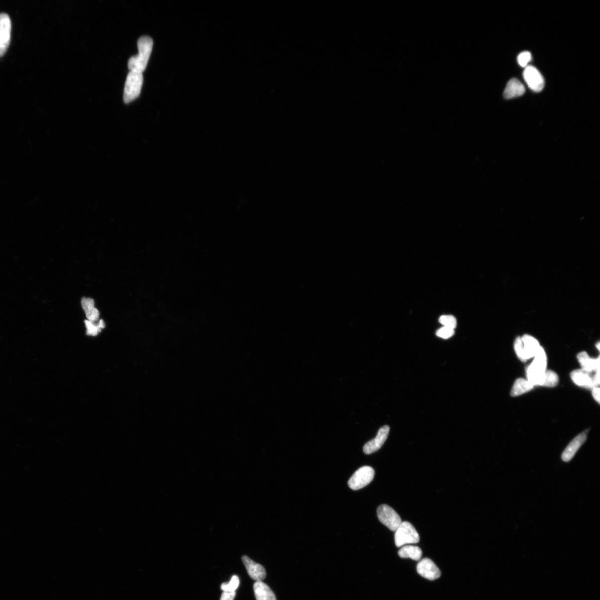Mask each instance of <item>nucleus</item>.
Instances as JSON below:
<instances>
[{
	"label": "nucleus",
	"mask_w": 600,
	"mask_h": 600,
	"mask_svg": "<svg viewBox=\"0 0 600 600\" xmlns=\"http://www.w3.org/2000/svg\"><path fill=\"white\" fill-rule=\"evenodd\" d=\"M577 359L582 369L588 373L591 374L593 371L599 369V357L597 359L591 358L586 352L583 351L577 355Z\"/></svg>",
	"instance_id": "4468645a"
},
{
	"label": "nucleus",
	"mask_w": 600,
	"mask_h": 600,
	"mask_svg": "<svg viewBox=\"0 0 600 600\" xmlns=\"http://www.w3.org/2000/svg\"><path fill=\"white\" fill-rule=\"evenodd\" d=\"M12 22L6 13L0 14V56L7 51L11 37Z\"/></svg>",
	"instance_id": "423d86ee"
},
{
	"label": "nucleus",
	"mask_w": 600,
	"mask_h": 600,
	"mask_svg": "<svg viewBox=\"0 0 600 600\" xmlns=\"http://www.w3.org/2000/svg\"><path fill=\"white\" fill-rule=\"evenodd\" d=\"M143 81L142 73L133 71L128 72L124 89V102L130 103L138 97L140 94Z\"/></svg>",
	"instance_id": "f03ea898"
},
{
	"label": "nucleus",
	"mask_w": 600,
	"mask_h": 600,
	"mask_svg": "<svg viewBox=\"0 0 600 600\" xmlns=\"http://www.w3.org/2000/svg\"><path fill=\"white\" fill-rule=\"evenodd\" d=\"M570 376L574 383L578 386L591 390L594 387L591 374L582 369L573 371Z\"/></svg>",
	"instance_id": "f8f14e48"
},
{
	"label": "nucleus",
	"mask_w": 600,
	"mask_h": 600,
	"mask_svg": "<svg viewBox=\"0 0 600 600\" xmlns=\"http://www.w3.org/2000/svg\"><path fill=\"white\" fill-rule=\"evenodd\" d=\"M242 561L244 563L248 574L253 580L262 581L264 580L266 576L264 567L259 563L253 561L247 556H243Z\"/></svg>",
	"instance_id": "9b49d317"
},
{
	"label": "nucleus",
	"mask_w": 600,
	"mask_h": 600,
	"mask_svg": "<svg viewBox=\"0 0 600 600\" xmlns=\"http://www.w3.org/2000/svg\"><path fill=\"white\" fill-rule=\"evenodd\" d=\"M395 541L398 547L417 544L420 541V536L409 522H402L395 531Z\"/></svg>",
	"instance_id": "7ed1b4c3"
},
{
	"label": "nucleus",
	"mask_w": 600,
	"mask_h": 600,
	"mask_svg": "<svg viewBox=\"0 0 600 600\" xmlns=\"http://www.w3.org/2000/svg\"><path fill=\"white\" fill-rule=\"evenodd\" d=\"M81 305L86 315L88 321L91 323L96 322L99 320L100 313L99 310L95 308L94 300L91 298H82Z\"/></svg>",
	"instance_id": "f3484780"
},
{
	"label": "nucleus",
	"mask_w": 600,
	"mask_h": 600,
	"mask_svg": "<svg viewBox=\"0 0 600 600\" xmlns=\"http://www.w3.org/2000/svg\"><path fill=\"white\" fill-rule=\"evenodd\" d=\"M377 515L381 523L392 531H396L401 524L400 516L389 505H380L377 508Z\"/></svg>",
	"instance_id": "39448f33"
},
{
	"label": "nucleus",
	"mask_w": 600,
	"mask_h": 600,
	"mask_svg": "<svg viewBox=\"0 0 600 600\" xmlns=\"http://www.w3.org/2000/svg\"><path fill=\"white\" fill-rule=\"evenodd\" d=\"M534 386L528 380L523 378L517 379L511 390V395L518 396L533 389Z\"/></svg>",
	"instance_id": "6ab92c4d"
},
{
	"label": "nucleus",
	"mask_w": 600,
	"mask_h": 600,
	"mask_svg": "<svg viewBox=\"0 0 600 600\" xmlns=\"http://www.w3.org/2000/svg\"><path fill=\"white\" fill-rule=\"evenodd\" d=\"M454 333V329L443 327L437 331L436 335L439 338L447 339L452 337Z\"/></svg>",
	"instance_id": "393cba45"
},
{
	"label": "nucleus",
	"mask_w": 600,
	"mask_h": 600,
	"mask_svg": "<svg viewBox=\"0 0 600 600\" xmlns=\"http://www.w3.org/2000/svg\"><path fill=\"white\" fill-rule=\"evenodd\" d=\"M596 348H597V349L598 350H599V342L597 344Z\"/></svg>",
	"instance_id": "c85d7f7f"
},
{
	"label": "nucleus",
	"mask_w": 600,
	"mask_h": 600,
	"mask_svg": "<svg viewBox=\"0 0 600 600\" xmlns=\"http://www.w3.org/2000/svg\"><path fill=\"white\" fill-rule=\"evenodd\" d=\"M521 339L527 360L533 358L541 347L539 341L529 335H524Z\"/></svg>",
	"instance_id": "2eb2a0df"
},
{
	"label": "nucleus",
	"mask_w": 600,
	"mask_h": 600,
	"mask_svg": "<svg viewBox=\"0 0 600 600\" xmlns=\"http://www.w3.org/2000/svg\"><path fill=\"white\" fill-rule=\"evenodd\" d=\"M558 380H559L558 376L555 372L546 370L543 376L540 386L548 387H555L558 383Z\"/></svg>",
	"instance_id": "aec40b11"
},
{
	"label": "nucleus",
	"mask_w": 600,
	"mask_h": 600,
	"mask_svg": "<svg viewBox=\"0 0 600 600\" xmlns=\"http://www.w3.org/2000/svg\"><path fill=\"white\" fill-rule=\"evenodd\" d=\"M514 348L515 350L517 356H518L519 359L522 362L527 361V358L525 353L523 344L521 338H517L514 343Z\"/></svg>",
	"instance_id": "5701e85b"
},
{
	"label": "nucleus",
	"mask_w": 600,
	"mask_h": 600,
	"mask_svg": "<svg viewBox=\"0 0 600 600\" xmlns=\"http://www.w3.org/2000/svg\"><path fill=\"white\" fill-rule=\"evenodd\" d=\"M523 76L527 85L532 91L538 92L544 89L545 85L544 77L535 67L526 66L524 71Z\"/></svg>",
	"instance_id": "0eeeda50"
},
{
	"label": "nucleus",
	"mask_w": 600,
	"mask_h": 600,
	"mask_svg": "<svg viewBox=\"0 0 600 600\" xmlns=\"http://www.w3.org/2000/svg\"><path fill=\"white\" fill-rule=\"evenodd\" d=\"M236 592L222 593L220 600H234L236 596Z\"/></svg>",
	"instance_id": "bb28decb"
},
{
	"label": "nucleus",
	"mask_w": 600,
	"mask_h": 600,
	"mask_svg": "<svg viewBox=\"0 0 600 600\" xmlns=\"http://www.w3.org/2000/svg\"><path fill=\"white\" fill-rule=\"evenodd\" d=\"M599 392H600V390H599V387H594L592 389V396L594 398V399L595 400L598 402V403H599V400H600Z\"/></svg>",
	"instance_id": "cd10ccee"
},
{
	"label": "nucleus",
	"mask_w": 600,
	"mask_h": 600,
	"mask_svg": "<svg viewBox=\"0 0 600 600\" xmlns=\"http://www.w3.org/2000/svg\"><path fill=\"white\" fill-rule=\"evenodd\" d=\"M587 431H584L578 434L568 444V446L566 447L561 455V459L563 462L568 463L570 462L574 456H575L579 448L586 441L587 436Z\"/></svg>",
	"instance_id": "9d476101"
},
{
	"label": "nucleus",
	"mask_w": 600,
	"mask_h": 600,
	"mask_svg": "<svg viewBox=\"0 0 600 600\" xmlns=\"http://www.w3.org/2000/svg\"><path fill=\"white\" fill-rule=\"evenodd\" d=\"M439 322L443 325V327L452 328L455 329L457 327V321L456 318L452 315H443L439 319Z\"/></svg>",
	"instance_id": "b1692460"
},
{
	"label": "nucleus",
	"mask_w": 600,
	"mask_h": 600,
	"mask_svg": "<svg viewBox=\"0 0 600 600\" xmlns=\"http://www.w3.org/2000/svg\"><path fill=\"white\" fill-rule=\"evenodd\" d=\"M531 60V55L528 51L523 52L517 58L519 64L522 67H526Z\"/></svg>",
	"instance_id": "a878e982"
},
{
	"label": "nucleus",
	"mask_w": 600,
	"mask_h": 600,
	"mask_svg": "<svg viewBox=\"0 0 600 600\" xmlns=\"http://www.w3.org/2000/svg\"><path fill=\"white\" fill-rule=\"evenodd\" d=\"M398 554L401 558H410L412 560L419 561L421 558L422 551L418 546L405 545L401 548V549L398 552Z\"/></svg>",
	"instance_id": "a211bd4d"
},
{
	"label": "nucleus",
	"mask_w": 600,
	"mask_h": 600,
	"mask_svg": "<svg viewBox=\"0 0 600 600\" xmlns=\"http://www.w3.org/2000/svg\"><path fill=\"white\" fill-rule=\"evenodd\" d=\"M253 589L256 600H276L271 588L262 581H256L253 584Z\"/></svg>",
	"instance_id": "dca6fc26"
},
{
	"label": "nucleus",
	"mask_w": 600,
	"mask_h": 600,
	"mask_svg": "<svg viewBox=\"0 0 600 600\" xmlns=\"http://www.w3.org/2000/svg\"><path fill=\"white\" fill-rule=\"evenodd\" d=\"M239 577L236 575H234L232 577L229 582L222 583L221 585V589L224 592H234L236 591L238 587H239Z\"/></svg>",
	"instance_id": "4be33fe9"
},
{
	"label": "nucleus",
	"mask_w": 600,
	"mask_h": 600,
	"mask_svg": "<svg viewBox=\"0 0 600 600\" xmlns=\"http://www.w3.org/2000/svg\"><path fill=\"white\" fill-rule=\"evenodd\" d=\"M85 323L87 329L86 334L89 336H96L105 328V324L102 320H100L97 325L88 320H85Z\"/></svg>",
	"instance_id": "412c9836"
},
{
	"label": "nucleus",
	"mask_w": 600,
	"mask_h": 600,
	"mask_svg": "<svg viewBox=\"0 0 600 600\" xmlns=\"http://www.w3.org/2000/svg\"><path fill=\"white\" fill-rule=\"evenodd\" d=\"M525 88L521 82L516 79H512L507 84L504 92L506 99H511L523 95Z\"/></svg>",
	"instance_id": "ddd939ff"
},
{
	"label": "nucleus",
	"mask_w": 600,
	"mask_h": 600,
	"mask_svg": "<svg viewBox=\"0 0 600 600\" xmlns=\"http://www.w3.org/2000/svg\"><path fill=\"white\" fill-rule=\"evenodd\" d=\"M154 45L153 39L147 36H142L138 40V54L131 57L128 62V67L130 71L140 72L145 70L151 55Z\"/></svg>",
	"instance_id": "f257e3e1"
},
{
	"label": "nucleus",
	"mask_w": 600,
	"mask_h": 600,
	"mask_svg": "<svg viewBox=\"0 0 600 600\" xmlns=\"http://www.w3.org/2000/svg\"><path fill=\"white\" fill-rule=\"evenodd\" d=\"M375 470L369 466L361 467L356 471L349 479V488L353 490H358L365 487L373 480Z\"/></svg>",
	"instance_id": "20e7f679"
},
{
	"label": "nucleus",
	"mask_w": 600,
	"mask_h": 600,
	"mask_svg": "<svg viewBox=\"0 0 600 600\" xmlns=\"http://www.w3.org/2000/svg\"><path fill=\"white\" fill-rule=\"evenodd\" d=\"M417 571L419 575L431 581L436 580L441 575L435 563L428 558H423L418 563Z\"/></svg>",
	"instance_id": "6e6552de"
},
{
	"label": "nucleus",
	"mask_w": 600,
	"mask_h": 600,
	"mask_svg": "<svg viewBox=\"0 0 600 600\" xmlns=\"http://www.w3.org/2000/svg\"><path fill=\"white\" fill-rule=\"evenodd\" d=\"M389 431L390 427L389 426L386 425L381 427L376 437L365 444L363 447L364 453L369 455L378 451L386 441L388 436H389Z\"/></svg>",
	"instance_id": "1a4fd4ad"
}]
</instances>
